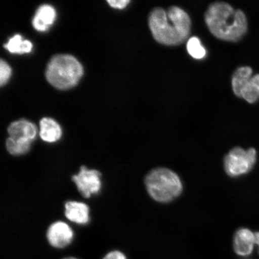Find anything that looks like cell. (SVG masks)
I'll return each instance as SVG.
<instances>
[{"label":"cell","instance_id":"18","mask_svg":"<svg viewBox=\"0 0 259 259\" xmlns=\"http://www.w3.org/2000/svg\"><path fill=\"white\" fill-rule=\"evenodd\" d=\"M11 74V67L6 61L2 59L0 61V84L2 86L8 82Z\"/></svg>","mask_w":259,"mask_h":259},{"label":"cell","instance_id":"8","mask_svg":"<svg viewBox=\"0 0 259 259\" xmlns=\"http://www.w3.org/2000/svg\"><path fill=\"white\" fill-rule=\"evenodd\" d=\"M8 131L10 137L13 139L31 142L36 137L37 134V128L33 123L25 119L11 123Z\"/></svg>","mask_w":259,"mask_h":259},{"label":"cell","instance_id":"7","mask_svg":"<svg viewBox=\"0 0 259 259\" xmlns=\"http://www.w3.org/2000/svg\"><path fill=\"white\" fill-rule=\"evenodd\" d=\"M47 236L51 246L56 248H63L72 242L73 232L66 223L57 222L48 228Z\"/></svg>","mask_w":259,"mask_h":259},{"label":"cell","instance_id":"17","mask_svg":"<svg viewBox=\"0 0 259 259\" xmlns=\"http://www.w3.org/2000/svg\"><path fill=\"white\" fill-rule=\"evenodd\" d=\"M187 50L193 58L197 60L202 59L206 56V52L197 37H191L187 41Z\"/></svg>","mask_w":259,"mask_h":259},{"label":"cell","instance_id":"16","mask_svg":"<svg viewBox=\"0 0 259 259\" xmlns=\"http://www.w3.org/2000/svg\"><path fill=\"white\" fill-rule=\"evenodd\" d=\"M31 142L16 140L9 137L6 142V148L9 153L14 155L27 154L31 147Z\"/></svg>","mask_w":259,"mask_h":259},{"label":"cell","instance_id":"9","mask_svg":"<svg viewBox=\"0 0 259 259\" xmlns=\"http://www.w3.org/2000/svg\"><path fill=\"white\" fill-rule=\"evenodd\" d=\"M255 245V234L250 230L239 229L234 236V248L236 254L241 256L250 255Z\"/></svg>","mask_w":259,"mask_h":259},{"label":"cell","instance_id":"4","mask_svg":"<svg viewBox=\"0 0 259 259\" xmlns=\"http://www.w3.org/2000/svg\"><path fill=\"white\" fill-rule=\"evenodd\" d=\"M147 192L155 201L168 203L177 198L183 192L182 181L178 175L166 168H157L145 178Z\"/></svg>","mask_w":259,"mask_h":259},{"label":"cell","instance_id":"3","mask_svg":"<svg viewBox=\"0 0 259 259\" xmlns=\"http://www.w3.org/2000/svg\"><path fill=\"white\" fill-rule=\"evenodd\" d=\"M83 70L79 61L71 55H57L48 64L46 77L52 85L60 90L75 86L81 78Z\"/></svg>","mask_w":259,"mask_h":259},{"label":"cell","instance_id":"6","mask_svg":"<svg viewBox=\"0 0 259 259\" xmlns=\"http://www.w3.org/2000/svg\"><path fill=\"white\" fill-rule=\"evenodd\" d=\"M100 177L101 173L98 170H89L82 166L79 174L72 177V180L81 194L85 198H89L92 194L98 193L101 189Z\"/></svg>","mask_w":259,"mask_h":259},{"label":"cell","instance_id":"21","mask_svg":"<svg viewBox=\"0 0 259 259\" xmlns=\"http://www.w3.org/2000/svg\"><path fill=\"white\" fill-rule=\"evenodd\" d=\"M255 244L258 247V252L259 254V232L255 233Z\"/></svg>","mask_w":259,"mask_h":259},{"label":"cell","instance_id":"20","mask_svg":"<svg viewBox=\"0 0 259 259\" xmlns=\"http://www.w3.org/2000/svg\"><path fill=\"white\" fill-rule=\"evenodd\" d=\"M103 259H127L121 251L115 250L109 252Z\"/></svg>","mask_w":259,"mask_h":259},{"label":"cell","instance_id":"2","mask_svg":"<svg viewBox=\"0 0 259 259\" xmlns=\"http://www.w3.org/2000/svg\"><path fill=\"white\" fill-rule=\"evenodd\" d=\"M207 27L220 40L237 42L248 30L247 18L241 10H235L228 3L210 5L205 15Z\"/></svg>","mask_w":259,"mask_h":259},{"label":"cell","instance_id":"5","mask_svg":"<svg viewBox=\"0 0 259 259\" xmlns=\"http://www.w3.org/2000/svg\"><path fill=\"white\" fill-rule=\"evenodd\" d=\"M257 160V153L254 148L247 150L240 147L233 148L226 155L224 167L227 174L238 177L247 174L253 168Z\"/></svg>","mask_w":259,"mask_h":259},{"label":"cell","instance_id":"15","mask_svg":"<svg viewBox=\"0 0 259 259\" xmlns=\"http://www.w3.org/2000/svg\"><path fill=\"white\" fill-rule=\"evenodd\" d=\"M4 47L12 53L23 54L30 53L32 45L30 41L22 40L20 34H16L9 38L8 43L4 45Z\"/></svg>","mask_w":259,"mask_h":259},{"label":"cell","instance_id":"10","mask_svg":"<svg viewBox=\"0 0 259 259\" xmlns=\"http://www.w3.org/2000/svg\"><path fill=\"white\" fill-rule=\"evenodd\" d=\"M65 215L70 221L85 225L89 222V208L82 202L70 201L65 204Z\"/></svg>","mask_w":259,"mask_h":259},{"label":"cell","instance_id":"19","mask_svg":"<svg viewBox=\"0 0 259 259\" xmlns=\"http://www.w3.org/2000/svg\"><path fill=\"white\" fill-rule=\"evenodd\" d=\"M108 3L113 8L124 9L130 3L128 0H108Z\"/></svg>","mask_w":259,"mask_h":259},{"label":"cell","instance_id":"13","mask_svg":"<svg viewBox=\"0 0 259 259\" xmlns=\"http://www.w3.org/2000/svg\"><path fill=\"white\" fill-rule=\"evenodd\" d=\"M252 69L250 67H239L232 76V85L235 95L241 98L243 89L252 77Z\"/></svg>","mask_w":259,"mask_h":259},{"label":"cell","instance_id":"1","mask_svg":"<svg viewBox=\"0 0 259 259\" xmlns=\"http://www.w3.org/2000/svg\"><path fill=\"white\" fill-rule=\"evenodd\" d=\"M149 27L155 40L166 46H178L187 40L192 22L182 9L172 6L167 11L155 8L149 16Z\"/></svg>","mask_w":259,"mask_h":259},{"label":"cell","instance_id":"22","mask_svg":"<svg viewBox=\"0 0 259 259\" xmlns=\"http://www.w3.org/2000/svg\"><path fill=\"white\" fill-rule=\"evenodd\" d=\"M64 259H77V258H74V257H67V258H64Z\"/></svg>","mask_w":259,"mask_h":259},{"label":"cell","instance_id":"11","mask_svg":"<svg viewBox=\"0 0 259 259\" xmlns=\"http://www.w3.org/2000/svg\"><path fill=\"white\" fill-rule=\"evenodd\" d=\"M56 17V12L53 6L44 5L40 6L32 19V25L35 29L40 31L48 30Z\"/></svg>","mask_w":259,"mask_h":259},{"label":"cell","instance_id":"12","mask_svg":"<svg viewBox=\"0 0 259 259\" xmlns=\"http://www.w3.org/2000/svg\"><path fill=\"white\" fill-rule=\"evenodd\" d=\"M39 135L44 141L53 143L59 140L62 135V131L60 125L54 119L44 118L40 121Z\"/></svg>","mask_w":259,"mask_h":259},{"label":"cell","instance_id":"14","mask_svg":"<svg viewBox=\"0 0 259 259\" xmlns=\"http://www.w3.org/2000/svg\"><path fill=\"white\" fill-rule=\"evenodd\" d=\"M241 98L251 104L259 100V74L252 76L241 93Z\"/></svg>","mask_w":259,"mask_h":259}]
</instances>
